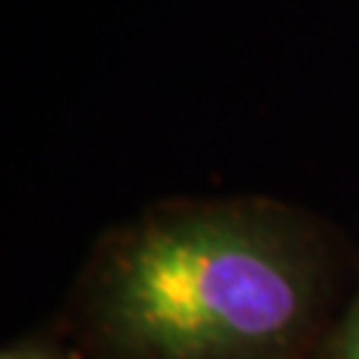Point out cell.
Returning a JSON list of instances; mask_svg holds the SVG:
<instances>
[{
    "instance_id": "obj_1",
    "label": "cell",
    "mask_w": 359,
    "mask_h": 359,
    "mask_svg": "<svg viewBox=\"0 0 359 359\" xmlns=\"http://www.w3.org/2000/svg\"><path fill=\"white\" fill-rule=\"evenodd\" d=\"M318 252L282 212L180 204L120 231L99 255L93 306L135 359H266L306 330Z\"/></svg>"
},
{
    "instance_id": "obj_2",
    "label": "cell",
    "mask_w": 359,
    "mask_h": 359,
    "mask_svg": "<svg viewBox=\"0 0 359 359\" xmlns=\"http://www.w3.org/2000/svg\"><path fill=\"white\" fill-rule=\"evenodd\" d=\"M335 359H359V299H356V306L351 311V318H347V323H344Z\"/></svg>"
},
{
    "instance_id": "obj_3",
    "label": "cell",
    "mask_w": 359,
    "mask_h": 359,
    "mask_svg": "<svg viewBox=\"0 0 359 359\" xmlns=\"http://www.w3.org/2000/svg\"><path fill=\"white\" fill-rule=\"evenodd\" d=\"M0 359H66V356L57 353L54 347H45V344H36V341H21V344L6 347Z\"/></svg>"
}]
</instances>
